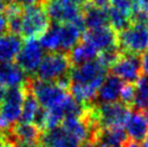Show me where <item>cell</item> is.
Here are the masks:
<instances>
[{
  "mask_svg": "<svg viewBox=\"0 0 148 147\" xmlns=\"http://www.w3.org/2000/svg\"><path fill=\"white\" fill-rule=\"evenodd\" d=\"M83 30V20L78 23L54 24L40 37L39 42L43 50H48L50 53H64L80 41Z\"/></svg>",
  "mask_w": 148,
  "mask_h": 147,
  "instance_id": "cell-1",
  "label": "cell"
},
{
  "mask_svg": "<svg viewBox=\"0 0 148 147\" xmlns=\"http://www.w3.org/2000/svg\"><path fill=\"white\" fill-rule=\"evenodd\" d=\"M122 53L138 55L148 49V24L133 22L117 35Z\"/></svg>",
  "mask_w": 148,
  "mask_h": 147,
  "instance_id": "cell-2",
  "label": "cell"
},
{
  "mask_svg": "<svg viewBox=\"0 0 148 147\" xmlns=\"http://www.w3.org/2000/svg\"><path fill=\"white\" fill-rule=\"evenodd\" d=\"M30 94L37 100L38 104L45 110L62 106L69 98L67 89L56 82H45L35 80L28 87Z\"/></svg>",
  "mask_w": 148,
  "mask_h": 147,
  "instance_id": "cell-3",
  "label": "cell"
},
{
  "mask_svg": "<svg viewBox=\"0 0 148 147\" xmlns=\"http://www.w3.org/2000/svg\"><path fill=\"white\" fill-rule=\"evenodd\" d=\"M107 71L108 68H106L97 58H95L70 69L69 84L91 87L99 90L107 77Z\"/></svg>",
  "mask_w": 148,
  "mask_h": 147,
  "instance_id": "cell-4",
  "label": "cell"
},
{
  "mask_svg": "<svg viewBox=\"0 0 148 147\" xmlns=\"http://www.w3.org/2000/svg\"><path fill=\"white\" fill-rule=\"evenodd\" d=\"M26 89L23 87L7 90L3 102L0 105V129L10 130L21 119L22 107L26 96Z\"/></svg>",
  "mask_w": 148,
  "mask_h": 147,
  "instance_id": "cell-5",
  "label": "cell"
},
{
  "mask_svg": "<svg viewBox=\"0 0 148 147\" xmlns=\"http://www.w3.org/2000/svg\"><path fill=\"white\" fill-rule=\"evenodd\" d=\"M70 62L65 53H49L45 55L38 67V80L45 82H58L69 77Z\"/></svg>",
  "mask_w": 148,
  "mask_h": 147,
  "instance_id": "cell-6",
  "label": "cell"
},
{
  "mask_svg": "<svg viewBox=\"0 0 148 147\" xmlns=\"http://www.w3.org/2000/svg\"><path fill=\"white\" fill-rule=\"evenodd\" d=\"M50 20L45 10L40 5L26 8L21 14V34L27 39L41 37L48 30Z\"/></svg>",
  "mask_w": 148,
  "mask_h": 147,
  "instance_id": "cell-7",
  "label": "cell"
},
{
  "mask_svg": "<svg viewBox=\"0 0 148 147\" xmlns=\"http://www.w3.org/2000/svg\"><path fill=\"white\" fill-rule=\"evenodd\" d=\"M111 75L125 83L136 82L140 78V61L138 55L120 53L117 61L110 67Z\"/></svg>",
  "mask_w": 148,
  "mask_h": 147,
  "instance_id": "cell-8",
  "label": "cell"
},
{
  "mask_svg": "<svg viewBox=\"0 0 148 147\" xmlns=\"http://www.w3.org/2000/svg\"><path fill=\"white\" fill-rule=\"evenodd\" d=\"M45 57V51L39 40L36 38H30L25 41L17 56V65L25 74L36 73Z\"/></svg>",
  "mask_w": 148,
  "mask_h": 147,
  "instance_id": "cell-9",
  "label": "cell"
},
{
  "mask_svg": "<svg viewBox=\"0 0 148 147\" xmlns=\"http://www.w3.org/2000/svg\"><path fill=\"white\" fill-rule=\"evenodd\" d=\"M82 40L92 45L97 51V53L118 48L117 35L110 26L86 30V33L82 34Z\"/></svg>",
  "mask_w": 148,
  "mask_h": 147,
  "instance_id": "cell-10",
  "label": "cell"
},
{
  "mask_svg": "<svg viewBox=\"0 0 148 147\" xmlns=\"http://www.w3.org/2000/svg\"><path fill=\"white\" fill-rule=\"evenodd\" d=\"M132 0H110L107 8L110 27L121 32L132 21Z\"/></svg>",
  "mask_w": 148,
  "mask_h": 147,
  "instance_id": "cell-11",
  "label": "cell"
},
{
  "mask_svg": "<svg viewBox=\"0 0 148 147\" xmlns=\"http://www.w3.org/2000/svg\"><path fill=\"white\" fill-rule=\"evenodd\" d=\"M45 10L49 19L56 22V24L78 23L82 21V9L65 5L55 0H47Z\"/></svg>",
  "mask_w": 148,
  "mask_h": 147,
  "instance_id": "cell-12",
  "label": "cell"
},
{
  "mask_svg": "<svg viewBox=\"0 0 148 147\" xmlns=\"http://www.w3.org/2000/svg\"><path fill=\"white\" fill-rule=\"evenodd\" d=\"M23 47L20 36L12 33L0 35V63H12L16 60Z\"/></svg>",
  "mask_w": 148,
  "mask_h": 147,
  "instance_id": "cell-13",
  "label": "cell"
},
{
  "mask_svg": "<svg viewBox=\"0 0 148 147\" xmlns=\"http://www.w3.org/2000/svg\"><path fill=\"white\" fill-rule=\"evenodd\" d=\"M41 143L45 147H80L81 143L62 127L48 130L41 136Z\"/></svg>",
  "mask_w": 148,
  "mask_h": 147,
  "instance_id": "cell-14",
  "label": "cell"
},
{
  "mask_svg": "<svg viewBox=\"0 0 148 147\" xmlns=\"http://www.w3.org/2000/svg\"><path fill=\"white\" fill-rule=\"evenodd\" d=\"M26 81V74L17 64L0 63V87L20 88Z\"/></svg>",
  "mask_w": 148,
  "mask_h": 147,
  "instance_id": "cell-15",
  "label": "cell"
},
{
  "mask_svg": "<svg viewBox=\"0 0 148 147\" xmlns=\"http://www.w3.org/2000/svg\"><path fill=\"white\" fill-rule=\"evenodd\" d=\"M124 130L130 141L140 143L148 134V124L142 111H131L124 124Z\"/></svg>",
  "mask_w": 148,
  "mask_h": 147,
  "instance_id": "cell-16",
  "label": "cell"
},
{
  "mask_svg": "<svg viewBox=\"0 0 148 147\" xmlns=\"http://www.w3.org/2000/svg\"><path fill=\"white\" fill-rule=\"evenodd\" d=\"M123 81L114 75L105 78L102 86L99 87L96 100L99 104H108L117 102L120 98V92L123 87Z\"/></svg>",
  "mask_w": 148,
  "mask_h": 147,
  "instance_id": "cell-17",
  "label": "cell"
},
{
  "mask_svg": "<svg viewBox=\"0 0 148 147\" xmlns=\"http://www.w3.org/2000/svg\"><path fill=\"white\" fill-rule=\"evenodd\" d=\"M82 20L84 29L86 28L88 30L109 26L107 9L96 8L89 2L82 9Z\"/></svg>",
  "mask_w": 148,
  "mask_h": 147,
  "instance_id": "cell-18",
  "label": "cell"
},
{
  "mask_svg": "<svg viewBox=\"0 0 148 147\" xmlns=\"http://www.w3.org/2000/svg\"><path fill=\"white\" fill-rule=\"evenodd\" d=\"M10 131L18 145L35 144V142L40 139V129L34 123H15Z\"/></svg>",
  "mask_w": 148,
  "mask_h": 147,
  "instance_id": "cell-19",
  "label": "cell"
},
{
  "mask_svg": "<svg viewBox=\"0 0 148 147\" xmlns=\"http://www.w3.org/2000/svg\"><path fill=\"white\" fill-rule=\"evenodd\" d=\"M42 117H43V111L40 108L37 100L30 93H27L22 107L21 122L34 123L41 130Z\"/></svg>",
  "mask_w": 148,
  "mask_h": 147,
  "instance_id": "cell-20",
  "label": "cell"
},
{
  "mask_svg": "<svg viewBox=\"0 0 148 147\" xmlns=\"http://www.w3.org/2000/svg\"><path fill=\"white\" fill-rule=\"evenodd\" d=\"M97 55H99L97 51L92 45H89L84 40H81L70 50L68 58H69L70 64L78 66L93 61L97 57Z\"/></svg>",
  "mask_w": 148,
  "mask_h": 147,
  "instance_id": "cell-21",
  "label": "cell"
},
{
  "mask_svg": "<svg viewBox=\"0 0 148 147\" xmlns=\"http://www.w3.org/2000/svg\"><path fill=\"white\" fill-rule=\"evenodd\" d=\"M136 95L134 105L138 111H144L148 109V78L140 77L135 82Z\"/></svg>",
  "mask_w": 148,
  "mask_h": 147,
  "instance_id": "cell-22",
  "label": "cell"
},
{
  "mask_svg": "<svg viewBox=\"0 0 148 147\" xmlns=\"http://www.w3.org/2000/svg\"><path fill=\"white\" fill-rule=\"evenodd\" d=\"M132 21L148 24V0H132Z\"/></svg>",
  "mask_w": 148,
  "mask_h": 147,
  "instance_id": "cell-23",
  "label": "cell"
},
{
  "mask_svg": "<svg viewBox=\"0 0 148 147\" xmlns=\"http://www.w3.org/2000/svg\"><path fill=\"white\" fill-rule=\"evenodd\" d=\"M135 95H136L135 84H133V83H124L122 89H121V92H120L119 100L121 101L122 104H124L129 108H131L134 105Z\"/></svg>",
  "mask_w": 148,
  "mask_h": 147,
  "instance_id": "cell-24",
  "label": "cell"
},
{
  "mask_svg": "<svg viewBox=\"0 0 148 147\" xmlns=\"http://www.w3.org/2000/svg\"><path fill=\"white\" fill-rule=\"evenodd\" d=\"M60 3L69 5V7H75L78 9H83L88 4V0H55Z\"/></svg>",
  "mask_w": 148,
  "mask_h": 147,
  "instance_id": "cell-25",
  "label": "cell"
},
{
  "mask_svg": "<svg viewBox=\"0 0 148 147\" xmlns=\"http://www.w3.org/2000/svg\"><path fill=\"white\" fill-rule=\"evenodd\" d=\"M140 61L142 73L144 74V77L148 78V49L142 54V57L140 58Z\"/></svg>",
  "mask_w": 148,
  "mask_h": 147,
  "instance_id": "cell-26",
  "label": "cell"
},
{
  "mask_svg": "<svg viewBox=\"0 0 148 147\" xmlns=\"http://www.w3.org/2000/svg\"><path fill=\"white\" fill-rule=\"evenodd\" d=\"M8 28V17L5 14V10H0V35L5 33Z\"/></svg>",
  "mask_w": 148,
  "mask_h": 147,
  "instance_id": "cell-27",
  "label": "cell"
},
{
  "mask_svg": "<svg viewBox=\"0 0 148 147\" xmlns=\"http://www.w3.org/2000/svg\"><path fill=\"white\" fill-rule=\"evenodd\" d=\"M39 0H15V3L23 8H30L34 5H37Z\"/></svg>",
  "mask_w": 148,
  "mask_h": 147,
  "instance_id": "cell-28",
  "label": "cell"
},
{
  "mask_svg": "<svg viewBox=\"0 0 148 147\" xmlns=\"http://www.w3.org/2000/svg\"><path fill=\"white\" fill-rule=\"evenodd\" d=\"M109 1H110V0H90V2L92 5H94L96 8H102V9L108 8Z\"/></svg>",
  "mask_w": 148,
  "mask_h": 147,
  "instance_id": "cell-29",
  "label": "cell"
},
{
  "mask_svg": "<svg viewBox=\"0 0 148 147\" xmlns=\"http://www.w3.org/2000/svg\"><path fill=\"white\" fill-rule=\"evenodd\" d=\"M5 94H7V90H5V88L0 87V105H1V103L3 102L4 98H5Z\"/></svg>",
  "mask_w": 148,
  "mask_h": 147,
  "instance_id": "cell-30",
  "label": "cell"
},
{
  "mask_svg": "<svg viewBox=\"0 0 148 147\" xmlns=\"http://www.w3.org/2000/svg\"><path fill=\"white\" fill-rule=\"evenodd\" d=\"M2 147H16V146H15V144L13 143V142H11V141H4Z\"/></svg>",
  "mask_w": 148,
  "mask_h": 147,
  "instance_id": "cell-31",
  "label": "cell"
},
{
  "mask_svg": "<svg viewBox=\"0 0 148 147\" xmlns=\"http://www.w3.org/2000/svg\"><path fill=\"white\" fill-rule=\"evenodd\" d=\"M140 147H148V134L146 135V137L143 139V143L140 144Z\"/></svg>",
  "mask_w": 148,
  "mask_h": 147,
  "instance_id": "cell-32",
  "label": "cell"
},
{
  "mask_svg": "<svg viewBox=\"0 0 148 147\" xmlns=\"http://www.w3.org/2000/svg\"><path fill=\"white\" fill-rule=\"evenodd\" d=\"M142 113H143V115H144L145 119H146V122H147V124H148V109L144 110V111H142Z\"/></svg>",
  "mask_w": 148,
  "mask_h": 147,
  "instance_id": "cell-33",
  "label": "cell"
},
{
  "mask_svg": "<svg viewBox=\"0 0 148 147\" xmlns=\"http://www.w3.org/2000/svg\"><path fill=\"white\" fill-rule=\"evenodd\" d=\"M18 147H40L36 144H29V145H20Z\"/></svg>",
  "mask_w": 148,
  "mask_h": 147,
  "instance_id": "cell-34",
  "label": "cell"
},
{
  "mask_svg": "<svg viewBox=\"0 0 148 147\" xmlns=\"http://www.w3.org/2000/svg\"><path fill=\"white\" fill-rule=\"evenodd\" d=\"M95 147H109V146H107V145H105V144H102V143H96Z\"/></svg>",
  "mask_w": 148,
  "mask_h": 147,
  "instance_id": "cell-35",
  "label": "cell"
},
{
  "mask_svg": "<svg viewBox=\"0 0 148 147\" xmlns=\"http://www.w3.org/2000/svg\"><path fill=\"white\" fill-rule=\"evenodd\" d=\"M3 143H4V139L2 137V136H0V147H2Z\"/></svg>",
  "mask_w": 148,
  "mask_h": 147,
  "instance_id": "cell-36",
  "label": "cell"
}]
</instances>
